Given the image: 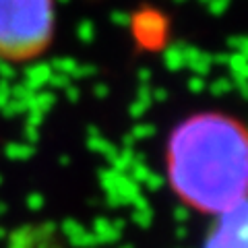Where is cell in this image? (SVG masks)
<instances>
[{
	"mask_svg": "<svg viewBox=\"0 0 248 248\" xmlns=\"http://www.w3.org/2000/svg\"><path fill=\"white\" fill-rule=\"evenodd\" d=\"M164 172L172 195L211 219L246 205L248 135L244 124L217 110L188 114L166 139Z\"/></svg>",
	"mask_w": 248,
	"mask_h": 248,
	"instance_id": "6da1fadb",
	"label": "cell"
},
{
	"mask_svg": "<svg viewBox=\"0 0 248 248\" xmlns=\"http://www.w3.org/2000/svg\"><path fill=\"white\" fill-rule=\"evenodd\" d=\"M56 35V0H0V60L42 58Z\"/></svg>",
	"mask_w": 248,
	"mask_h": 248,
	"instance_id": "7a4b0ae2",
	"label": "cell"
},
{
	"mask_svg": "<svg viewBox=\"0 0 248 248\" xmlns=\"http://www.w3.org/2000/svg\"><path fill=\"white\" fill-rule=\"evenodd\" d=\"M248 211L246 205L215 217L203 240V248H248Z\"/></svg>",
	"mask_w": 248,
	"mask_h": 248,
	"instance_id": "3957f363",
	"label": "cell"
}]
</instances>
